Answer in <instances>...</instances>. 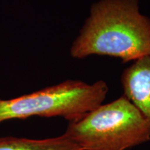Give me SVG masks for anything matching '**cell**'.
<instances>
[{
  "label": "cell",
  "mask_w": 150,
  "mask_h": 150,
  "mask_svg": "<svg viewBox=\"0 0 150 150\" xmlns=\"http://www.w3.org/2000/svg\"><path fill=\"white\" fill-rule=\"evenodd\" d=\"M150 54V18L139 0H99L70 48L72 58L92 55L119 58L127 63Z\"/></svg>",
  "instance_id": "cell-1"
},
{
  "label": "cell",
  "mask_w": 150,
  "mask_h": 150,
  "mask_svg": "<svg viewBox=\"0 0 150 150\" xmlns=\"http://www.w3.org/2000/svg\"><path fill=\"white\" fill-rule=\"evenodd\" d=\"M121 83L124 95L150 122V54L127 67L122 74Z\"/></svg>",
  "instance_id": "cell-4"
},
{
  "label": "cell",
  "mask_w": 150,
  "mask_h": 150,
  "mask_svg": "<svg viewBox=\"0 0 150 150\" xmlns=\"http://www.w3.org/2000/svg\"><path fill=\"white\" fill-rule=\"evenodd\" d=\"M108 92L104 81L88 84L79 80H67L16 98L0 99V123L33 116L75 120L102 104Z\"/></svg>",
  "instance_id": "cell-3"
},
{
  "label": "cell",
  "mask_w": 150,
  "mask_h": 150,
  "mask_svg": "<svg viewBox=\"0 0 150 150\" xmlns=\"http://www.w3.org/2000/svg\"><path fill=\"white\" fill-rule=\"evenodd\" d=\"M64 134L81 150H127L150 140V122L122 95L69 122Z\"/></svg>",
  "instance_id": "cell-2"
},
{
  "label": "cell",
  "mask_w": 150,
  "mask_h": 150,
  "mask_svg": "<svg viewBox=\"0 0 150 150\" xmlns=\"http://www.w3.org/2000/svg\"><path fill=\"white\" fill-rule=\"evenodd\" d=\"M0 150H81L65 134L55 138L30 139L0 137Z\"/></svg>",
  "instance_id": "cell-5"
}]
</instances>
